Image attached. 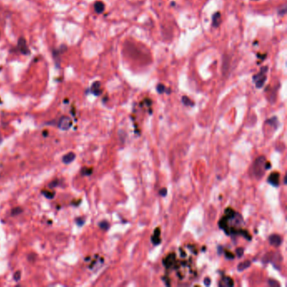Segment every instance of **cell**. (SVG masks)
Listing matches in <instances>:
<instances>
[{
  "label": "cell",
  "instance_id": "7a4b0ae2",
  "mask_svg": "<svg viewBox=\"0 0 287 287\" xmlns=\"http://www.w3.org/2000/svg\"><path fill=\"white\" fill-rule=\"evenodd\" d=\"M73 125V120L68 116H62L58 121V127L62 131H68L71 128Z\"/></svg>",
  "mask_w": 287,
  "mask_h": 287
},
{
  "label": "cell",
  "instance_id": "ac0fdd59",
  "mask_svg": "<svg viewBox=\"0 0 287 287\" xmlns=\"http://www.w3.org/2000/svg\"><path fill=\"white\" fill-rule=\"evenodd\" d=\"M99 227H100L101 229H103V230H108L109 227H110V224H109V222H106V221H103V222H99Z\"/></svg>",
  "mask_w": 287,
  "mask_h": 287
},
{
  "label": "cell",
  "instance_id": "3957f363",
  "mask_svg": "<svg viewBox=\"0 0 287 287\" xmlns=\"http://www.w3.org/2000/svg\"><path fill=\"white\" fill-rule=\"evenodd\" d=\"M18 49L24 55H29L30 53L29 47L27 46L26 39L24 37H20L19 40H18Z\"/></svg>",
  "mask_w": 287,
  "mask_h": 287
},
{
  "label": "cell",
  "instance_id": "9a60e30c",
  "mask_svg": "<svg viewBox=\"0 0 287 287\" xmlns=\"http://www.w3.org/2000/svg\"><path fill=\"white\" fill-rule=\"evenodd\" d=\"M266 79H267V77H266V76L261 77V78H259V79H258L257 81L255 82V86H256V88H258V89H261L262 87L264 86V84L265 83Z\"/></svg>",
  "mask_w": 287,
  "mask_h": 287
},
{
  "label": "cell",
  "instance_id": "7402d4cb",
  "mask_svg": "<svg viewBox=\"0 0 287 287\" xmlns=\"http://www.w3.org/2000/svg\"><path fill=\"white\" fill-rule=\"evenodd\" d=\"M43 194L45 195V196L49 199H52L54 197V193L52 192H49V191H43Z\"/></svg>",
  "mask_w": 287,
  "mask_h": 287
},
{
  "label": "cell",
  "instance_id": "2e32d148",
  "mask_svg": "<svg viewBox=\"0 0 287 287\" xmlns=\"http://www.w3.org/2000/svg\"><path fill=\"white\" fill-rule=\"evenodd\" d=\"M182 102L186 106H194V104H195L193 101L189 98H188L187 96H183L182 97Z\"/></svg>",
  "mask_w": 287,
  "mask_h": 287
},
{
  "label": "cell",
  "instance_id": "44dd1931",
  "mask_svg": "<svg viewBox=\"0 0 287 287\" xmlns=\"http://www.w3.org/2000/svg\"><path fill=\"white\" fill-rule=\"evenodd\" d=\"M21 277V273H20V271H16L14 274V279L15 280V281H19L20 280V279Z\"/></svg>",
  "mask_w": 287,
  "mask_h": 287
},
{
  "label": "cell",
  "instance_id": "d4e9b609",
  "mask_svg": "<svg viewBox=\"0 0 287 287\" xmlns=\"http://www.w3.org/2000/svg\"><path fill=\"white\" fill-rule=\"evenodd\" d=\"M226 257L229 259H232V258H234V254L227 251V252H226Z\"/></svg>",
  "mask_w": 287,
  "mask_h": 287
},
{
  "label": "cell",
  "instance_id": "52a82bcc",
  "mask_svg": "<svg viewBox=\"0 0 287 287\" xmlns=\"http://www.w3.org/2000/svg\"><path fill=\"white\" fill-rule=\"evenodd\" d=\"M91 92L92 94H94L96 96H99L102 93V89H101V83L99 81L94 82V83L91 86Z\"/></svg>",
  "mask_w": 287,
  "mask_h": 287
},
{
  "label": "cell",
  "instance_id": "5b68a950",
  "mask_svg": "<svg viewBox=\"0 0 287 287\" xmlns=\"http://www.w3.org/2000/svg\"><path fill=\"white\" fill-rule=\"evenodd\" d=\"M268 182L270 184H272L273 186L277 187L279 184V174L278 172H274L272 173L270 176H269V179H268Z\"/></svg>",
  "mask_w": 287,
  "mask_h": 287
},
{
  "label": "cell",
  "instance_id": "7c38bea8",
  "mask_svg": "<svg viewBox=\"0 0 287 287\" xmlns=\"http://www.w3.org/2000/svg\"><path fill=\"white\" fill-rule=\"evenodd\" d=\"M94 10L97 14H102L104 11V4L101 1H96L94 3Z\"/></svg>",
  "mask_w": 287,
  "mask_h": 287
},
{
  "label": "cell",
  "instance_id": "f546056e",
  "mask_svg": "<svg viewBox=\"0 0 287 287\" xmlns=\"http://www.w3.org/2000/svg\"><path fill=\"white\" fill-rule=\"evenodd\" d=\"M253 1H257V0H253Z\"/></svg>",
  "mask_w": 287,
  "mask_h": 287
},
{
  "label": "cell",
  "instance_id": "d6986e66",
  "mask_svg": "<svg viewBox=\"0 0 287 287\" xmlns=\"http://www.w3.org/2000/svg\"><path fill=\"white\" fill-rule=\"evenodd\" d=\"M225 214H226V216L230 217V216H232L233 215L235 214V211L232 210L231 208H227V209L225 210Z\"/></svg>",
  "mask_w": 287,
  "mask_h": 287
},
{
  "label": "cell",
  "instance_id": "9c48e42d",
  "mask_svg": "<svg viewBox=\"0 0 287 287\" xmlns=\"http://www.w3.org/2000/svg\"><path fill=\"white\" fill-rule=\"evenodd\" d=\"M221 18H222V15H221L220 12H216L212 15V18H211V20H212V26L214 28H218L220 26V25H221Z\"/></svg>",
  "mask_w": 287,
  "mask_h": 287
},
{
  "label": "cell",
  "instance_id": "603a6c76",
  "mask_svg": "<svg viewBox=\"0 0 287 287\" xmlns=\"http://www.w3.org/2000/svg\"><path fill=\"white\" fill-rule=\"evenodd\" d=\"M236 253H237V257H242L243 256V248H240V249H237L236 250Z\"/></svg>",
  "mask_w": 287,
  "mask_h": 287
},
{
  "label": "cell",
  "instance_id": "83f0119b",
  "mask_svg": "<svg viewBox=\"0 0 287 287\" xmlns=\"http://www.w3.org/2000/svg\"><path fill=\"white\" fill-rule=\"evenodd\" d=\"M269 284H270V285H271V286H273V285H274V284H276V285H279V283L278 282H276V281H274V280H272V279H271V280H270V282H269Z\"/></svg>",
  "mask_w": 287,
  "mask_h": 287
},
{
  "label": "cell",
  "instance_id": "4316f807",
  "mask_svg": "<svg viewBox=\"0 0 287 287\" xmlns=\"http://www.w3.org/2000/svg\"><path fill=\"white\" fill-rule=\"evenodd\" d=\"M205 285L206 286H209L210 285V278H206L205 279Z\"/></svg>",
  "mask_w": 287,
  "mask_h": 287
},
{
  "label": "cell",
  "instance_id": "ba28073f",
  "mask_svg": "<svg viewBox=\"0 0 287 287\" xmlns=\"http://www.w3.org/2000/svg\"><path fill=\"white\" fill-rule=\"evenodd\" d=\"M233 285H234V282H233L232 279L228 277V276L223 277L219 282V286L222 287H231L233 286Z\"/></svg>",
  "mask_w": 287,
  "mask_h": 287
},
{
  "label": "cell",
  "instance_id": "6da1fadb",
  "mask_svg": "<svg viewBox=\"0 0 287 287\" xmlns=\"http://www.w3.org/2000/svg\"><path fill=\"white\" fill-rule=\"evenodd\" d=\"M266 159L264 157H259L258 158L254 163L253 164V167H252V173H253V177L257 180L261 179L262 177L264 174V172H265V163H266Z\"/></svg>",
  "mask_w": 287,
  "mask_h": 287
},
{
  "label": "cell",
  "instance_id": "8fae6325",
  "mask_svg": "<svg viewBox=\"0 0 287 287\" xmlns=\"http://www.w3.org/2000/svg\"><path fill=\"white\" fill-rule=\"evenodd\" d=\"M267 72H268V67H262L261 68H260V71H259L257 74H255V75H253V81L255 83L258 79H259V78L266 76L265 74Z\"/></svg>",
  "mask_w": 287,
  "mask_h": 287
},
{
  "label": "cell",
  "instance_id": "5bb4252c",
  "mask_svg": "<svg viewBox=\"0 0 287 287\" xmlns=\"http://www.w3.org/2000/svg\"><path fill=\"white\" fill-rule=\"evenodd\" d=\"M251 264V262L249 261V260H246L244 262H242L240 263L238 266H237V270L238 271H243V270H244L245 269H247L248 267H249Z\"/></svg>",
  "mask_w": 287,
  "mask_h": 287
},
{
  "label": "cell",
  "instance_id": "ffe728a7",
  "mask_svg": "<svg viewBox=\"0 0 287 287\" xmlns=\"http://www.w3.org/2000/svg\"><path fill=\"white\" fill-rule=\"evenodd\" d=\"M22 212V209L21 208H20V207H16V208H14V209H13V210H12V211H11V213H12V215H14V216H16V215H19V214H20V213H21Z\"/></svg>",
  "mask_w": 287,
  "mask_h": 287
},
{
  "label": "cell",
  "instance_id": "e0dca14e",
  "mask_svg": "<svg viewBox=\"0 0 287 287\" xmlns=\"http://www.w3.org/2000/svg\"><path fill=\"white\" fill-rule=\"evenodd\" d=\"M167 91V89H166V87L163 85V83H159L158 85H157V92L159 93V94H163V93H165Z\"/></svg>",
  "mask_w": 287,
  "mask_h": 287
},
{
  "label": "cell",
  "instance_id": "277c9868",
  "mask_svg": "<svg viewBox=\"0 0 287 287\" xmlns=\"http://www.w3.org/2000/svg\"><path fill=\"white\" fill-rule=\"evenodd\" d=\"M163 263L164 266L169 269V268H173L174 266L176 264V256L174 253H170L168 254L167 257L165 258H163Z\"/></svg>",
  "mask_w": 287,
  "mask_h": 287
},
{
  "label": "cell",
  "instance_id": "cb8c5ba5",
  "mask_svg": "<svg viewBox=\"0 0 287 287\" xmlns=\"http://www.w3.org/2000/svg\"><path fill=\"white\" fill-rule=\"evenodd\" d=\"M159 195H160L161 196H166V195H167V189L163 188L162 189H160V190H159Z\"/></svg>",
  "mask_w": 287,
  "mask_h": 287
},
{
  "label": "cell",
  "instance_id": "30bf717a",
  "mask_svg": "<svg viewBox=\"0 0 287 287\" xmlns=\"http://www.w3.org/2000/svg\"><path fill=\"white\" fill-rule=\"evenodd\" d=\"M152 242L154 245H159L161 243V238H160V228L157 227L154 230V234L152 236Z\"/></svg>",
  "mask_w": 287,
  "mask_h": 287
},
{
  "label": "cell",
  "instance_id": "f1b7e54d",
  "mask_svg": "<svg viewBox=\"0 0 287 287\" xmlns=\"http://www.w3.org/2000/svg\"><path fill=\"white\" fill-rule=\"evenodd\" d=\"M2 141V139H1V137H0V141Z\"/></svg>",
  "mask_w": 287,
  "mask_h": 287
},
{
  "label": "cell",
  "instance_id": "484cf974",
  "mask_svg": "<svg viewBox=\"0 0 287 287\" xmlns=\"http://www.w3.org/2000/svg\"><path fill=\"white\" fill-rule=\"evenodd\" d=\"M285 12H286V8L285 7L283 9H280V10L279 11V15H280V14H281V15H284V14H285Z\"/></svg>",
  "mask_w": 287,
  "mask_h": 287
},
{
  "label": "cell",
  "instance_id": "4fadbf2b",
  "mask_svg": "<svg viewBox=\"0 0 287 287\" xmlns=\"http://www.w3.org/2000/svg\"><path fill=\"white\" fill-rule=\"evenodd\" d=\"M76 158V155L74 154L73 153H68V154H66L63 156L62 158V162L66 164H68V163H72L73 160Z\"/></svg>",
  "mask_w": 287,
  "mask_h": 287
},
{
  "label": "cell",
  "instance_id": "8992f818",
  "mask_svg": "<svg viewBox=\"0 0 287 287\" xmlns=\"http://www.w3.org/2000/svg\"><path fill=\"white\" fill-rule=\"evenodd\" d=\"M269 241H270V243L274 247H279V245L281 244L282 243V238L280 236L277 235V234H273L269 237Z\"/></svg>",
  "mask_w": 287,
  "mask_h": 287
}]
</instances>
